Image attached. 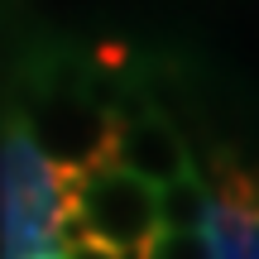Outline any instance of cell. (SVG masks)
I'll return each mask as SVG.
<instances>
[{"mask_svg": "<svg viewBox=\"0 0 259 259\" xmlns=\"http://www.w3.org/2000/svg\"><path fill=\"white\" fill-rule=\"evenodd\" d=\"M211 211H206V245L211 259H259V168L240 163L231 149L211 158Z\"/></svg>", "mask_w": 259, "mask_h": 259, "instance_id": "cell-3", "label": "cell"}, {"mask_svg": "<svg viewBox=\"0 0 259 259\" xmlns=\"http://www.w3.org/2000/svg\"><path fill=\"white\" fill-rule=\"evenodd\" d=\"M206 211H211V187H206V178L197 168L187 178H178V183L158 187V226L163 231L202 235L206 231Z\"/></svg>", "mask_w": 259, "mask_h": 259, "instance_id": "cell-5", "label": "cell"}, {"mask_svg": "<svg viewBox=\"0 0 259 259\" xmlns=\"http://www.w3.org/2000/svg\"><path fill=\"white\" fill-rule=\"evenodd\" d=\"M111 111H115V149H111L115 168L135 173L149 187H168L192 173V154H187L183 135L173 130L168 115H158L144 101L111 106Z\"/></svg>", "mask_w": 259, "mask_h": 259, "instance_id": "cell-4", "label": "cell"}, {"mask_svg": "<svg viewBox=\"0 0 259 259\" xmlns=\"http://www.w3.org/2000/svg\"><path fill=\"white\" fill-rule=\"evenodd\" d=\"M82 168H63L34 139L19 101L0 111V259L58 254L63 221L77 211Z\"/></svg>", "mask_w": 259, "mask_h": 259, "instance_id": "cell-1", "label": "cell"}, {"mask_svg": "<svg viewBox=\"0 0 259 259\" xmlns=\"http://www.w3.org/2000/svg\"><path fill=\"white\" fill-rule=\"evenodd\" d=\"M67 259H120L111 250V245H101V240H92V235H82L77 245H67Z\"/></svg>", "mask_w": 259, "mask_h": 259, "instance_id": "cell-6", "label": "cell"}, {"mask_svg": "<svg viewBox=\"0 0 259 259\" xmlns=\"http://www.w3.org/2000/svg\"><path fill=\"white\" fill-rule=\"evenodd\" d=\"M77 221L92 240L111 245L120 259H149L154 240L163 235L158 187L139 183L135 173H125L115 163L87 168L77 178Z\"/></svg>", "mask_w": 259, "mask_h": 259, "instance_id": "cell-2", "label": "cell"}]
</instances>
